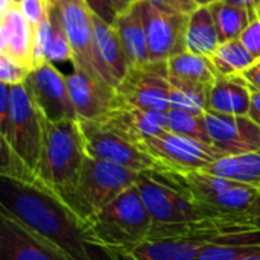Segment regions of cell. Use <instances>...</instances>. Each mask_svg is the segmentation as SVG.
<instances>
[{"label":"cell","mask_w":260,"mask_h":260,"mask_svg":"<svg viewBox=\"0 0 260 260\" xmlns=\"http://www.w3.org/2000/svg\"><path fill=\"white\" fill-rule=\"evenodd\" d=\"M0 207L70 260H96L87 224L35 177H0Z\"/></svg>","instance_id":"1"},{"label":"cell","mask_w":260,"mask_h":260,"mask_svg":"<svg viewBox=\"0 0 260 260\" xmlns=\"http://www.w3.org/2000/svg\"><path fill=\"white\" fill-rule=\"evenodd\" d=\"M85 158L87 151L79 122L76 119L59 122L46 119L44 143L35 178L70 209Z\"/></svg>","instance_id":"2"},{"label":"cell","mask_w":260,"mask_h":260,"mask_svg":"<svg viewBox=\"0 0 260 260\" xmlns=\"http://www.w3.org/2000/svg\"><path fill=\"white\" fill-rule=\"evenodd\" d=\"M165 172L171 174L187 192L203 219L225 221L239 225L245 232L260 233L253 232L247 221L250 209L260 197L259 187L236 183L204 171Z\"/></svg>","instance_id":"3"},{"label":"cell","mask_w":260,"mask_h":260,"mask_svg":"<svg viewBox=\"0 0 260 260\" xmlns=\"http://www.w3.org/2000/svg\"><path fill=\"white\" fill-rule=\"evenodd\" d=\"M85 224L96 248L123 257L143 244L152 229L137 186L125 190Z\"/></svg>","instance_id":"4"},{"label":"cell","mask_w":260,"mask_h":260,"mask_svg":"<svg viewBox=\"0 0 260 260\" xmlns=\"http://www.w3.org/2000/svg\"><path fill=\"white\" fill-rule=\"evenodd\" d=\"M140 172L87 155L73 197V212L87 222L125 190L136 186Z\"/></svg>","instance_id":"5"},{"label":"cell","mask_w":260,"mask_h":260,"mask_svg":"<svg viewBox=\"0 0 260 260\" xmlns=\"http://www.w3.org/2000/svg\"><path fill=\"white\" fill-rule=\"evenodd\" d=\"M11 102L9 133L5 139H0L11 146L21 165L35 175L44 143L46 116L24 84L11 87Z\"/></svg>","instance_id":"6"},{"label":"cell","mask_w":260,"mask_h":260,"mask_svg":"<svg viewBox=\"0 0 260 260\" xmlns=\"http://www.w3.org/2000/svg\"><path fill=\"white\" fill-rule=\"evenodd\" d=\"M78 122L88 157L125 166L137 172L163 171V168L139 145L125 139L104 122Z\"/></svg>","instance_id":"7"},{"label":"cell","mask_w":260,"mask_h":260,"mask_svg":"<svg viewBox=\"0 0 260 260\" xmlns=\"http://www.w3.org/2000/svg\"><path fill=\"white\" fill-rule=\"evenodd\" d=\"M139 146L148 152L163 171L171 172L204 171L209 165L222 157L212 145L201 143L168 129L157 136L145 137Z\"/></svg>","instance_id":"8"},{"label":"cell","mask_w":260,"mask_h":260,"mask_svg":"<svg viewBox=\"0 0 260 260\" xmlns=\"http://www.w3.org/2000/svg\"><path fill=\"white\" fill-rule=\"evenodd\" d=\"M117 94L122 104L166 113L171 108L168 61L133 66L117 85Z\"/></svg>","instance_id":"9"},{"label":"cell","mask_w":260,"mask_h":260,"mask_svg":"<svg viewBox=\"0 0 260 260\" xmlns=\"http://www.w3.org/2000/svg\"><path fill=\"white\" fill-rule=\"evenodd\" d=\"M146 32L149 61L160 62L187 52L186 30L189 14L169 12L146 0H140Z\"/></svg>","instance_id":"10"},{"label":"cell","mask_w":260,"mask_h":260,"mask_svg":"<svg viewBox=\"0 0 260 260\" xmlns=\"http://www.w3.org/2000/svg\"><path fill=\"white\" fill-rule=\"evenodd\" d=\"M24 85L47 120H78L67 87V75H62L53 62H43L35 67Z\"/></svg>","instance_id":"11"},{"label":"cell","mask_w":260,"mask_h":260,"mask_svg":"<svg viewBox=\"0 0 260 260\" xmlns=\"http://www.w3.org/2000/svg\"><path fill=\"white\" fill-rule=\"evenodd\" d=\"M67 87L78 120H102L120 102L116 87L78 67L67 75Z\"/></svg>","instance_id":"12"},{"label":"cell","mask_w":260,"mask_h":260,"mask_svg":"<svg viewBox=\"0 0 260 260\" xmlns=\"http://www.w3.org/2000/svg\"><path fill=\"white\" fill-rule=\"evenodd\" d=\"M61 18L73 50V67L99 78L94 58V26L93 12L85 0H56Z\"/></svg>","instance_id":"13"},{"label":"cell","mask_w":260,"mask_h":260,"mask_svg":"<svg viewBox=\"0 0 260 260\" xmlns=\"http://www.w3.org/2000/svg\"><path fill=\"white\" fill-rule=\"evenodd\" d=\"M0 260H70L0 207Z\"/></svg>","instance_id":"14"},{"label":"cell","mask_w":260,"mask_h":260,"mask_svg":"<svg viewBox=\"0 0 260 260\" xmlns=\"http://www.w3.org/2000/svg\"><path fill=\"white\" fill-rule=\"evenodd\" d=\"M210 143L222 155L260 151V126L248 116L204 114Z\"/></svg>","instance_id":"15"},{"label":"cell","mask_w":260,"mask_h":260,"mask_svg":"<svg viewBox=\"0 0 260 260\" xmlns=\"http://www.w3.org/2000/svg\"><path fill=\"white\" fill-rule=\"evenodd\" d=\"M0 38V55L29 70L37 67V29L27 21L17 3L2 2Z\"/></svg>","instance_id":"16"},{"label":"cell","mask_w":260,"mask_h":260,"mask_svg":"<svg viewBox=\"0 0 260 260\" xmlns=\"http://www.w3.org/2000/svg\"><path fill=\"white\" fill-rule=\"evenodd\" d=\"M241 235V233H238ZM238 235H187L178 238L146 239L128 256V260H197L200 254L218 241L230 239Z\"/></svg>","instance_id":"17"},{"label":"cell","mask_w":260,"mask_h":260,"mask_svg":"<svg viewBox=\"0 0 260 260\" xmlns=\"http://www.w3.org/2000/svg\"><path fill=\"white\" fill-rule=\"evenodd\" d=\"M94 26V58L99 76L117 88L131 69L128 56L122 47L116 27L96 14H93Z\"/></svg>","instance_id":"18"},{"label":"cell","mask_w":260,"mask_h":260,"mask_svg":"<svg viewBox=\"0 0 260 260\" xmlns=\"http://www.w3.org/2000/svg\"><path fill=\"white\" fill-rule=\"evenodd\" d=\"M101 122L139 145L145 137L157 136L166 129V113L142 110L119 102V105Z\"/></svg>","instance_id":"19"},{"label":"cell","mask_w":260,"mask_h":260,"mask_svg":"<svg viewBox=\"0 0 260 260\" xmlns=\"http://www.w3.org/2000/svg\"><path fill=\"white\" fill-rule=\"evenodd\" d=\"M43 62H73V50L56 0H50L37 27V67Z\"/></svg>","instance_id":"20"},{"label":"cell","mask_w":260,"mask_h":260,"mask_svg":"<svg viewBox=\"0 0 260 260\" xmlns=\"http://www.w3.org/2000/svg\"><path fill=\"white\" fill-rule=\"evenodd\" d=\"M169 82L175 87L210 91L218 73L207 56L183 52L168 61Z\"/></svg>","instance_id":"21"},{"label":"cell","mask_w":260,"mask_h":260,"mask_svg":"<svg viewBox=\"0 0 260 260\" xmlns=\"http://www.w3.org/2000/svg\"><path fill=\"white\" fill-rule=\"evenodd\" d=\"M250 105L251 91L238 75L218 76L207 96L209 113L227 116H248Z\"/></svg>","instance_id":"22"},{"label":"cell","mask_w":260,"mask_h":260,"mask_svg":"<svg viewBox=\"0 0 260 260\" xmlns=\"http://www.w3.org/2000/svg\"><path fill=\"white\" fill-rule=\"evenodd\" d=\"M113 26L116 27V30L119 34L122 47L128 56L131 67L151 62L140 0L133 8L125 11L123 14H119L116 17Z\"/></svg>","instance_id":"23"},{"label":"cell","mask_w":260,"mask_h":260,"mask_svg":"<svg viewBox=\"0 0 260 260\" xmlns=\"http://www.w3.org/2000/svg\"><path fill=\"white\" fill-rule=\"evenodd\" d=\"M221 40L209 6H198L189 14L186 30V49L190 53L210 56L219 47Z\"/></svg>","instance_id":"24"},{"label":"cell","mask_w":260,"mask_h":260,"mask_svg":"<svg viewBox=\"0 0 260 260\" xmlns=\"http://www.w3.org/2000/svg\"><path fill=\"white\" fill-rule=\"evenodd\" d=\"M204 172L260 189V151L238 155H222Z\"/></svg>","instance_id":"25"},{"label":"cell","mask_w":260,"mask_h":260,"mask_svg":"<svg viewBox=\"0 0 260 260\" xmlns=\"http://www.w3.org/2000/svg\"><path fill=\"white\" fill-rule=\"evenodd\" d=\"M260 256V233H241L210 244L197 260H245Z\"/></svg>","instance_id":"26"},{"label":"cell","mask_w":260,"mask_h":260,"mask_svg":"<svg viewBox=\"0 0 260 260\" xmlns=\"http://www.w3.org/2000/svg\"><path fill=\"white\" fill-rule=\"evenodd\" d=\"M209 8L212 11L213 20L216 23L221 43L241 38L242 32L254 20V17L245 8L227 3L224 0L215 2Z\"/></svg>","instance_id":"27"},{"label":"cell","mask_w":260,"mask_h":260,"mask_svg":"<svg viewBox=\"0 0 260 260\" xmlns=\"http://www.w3.org/2000/svg\"><path fill=\"white\" fill-rule=\"evenodd\" d=\"M209 59L218 76L241 75L256 61L239 38L221 43L216 52L209 56Z\"/></svg>","instance_id":"28"},{"label":"cell","mask_w":260,"mask_h":260,"mask_svg":"<svg viewBox=\"0 0 260 260\" xmlns=\"http://www.w3.org/2000/svg\"><path fill=\"white\" fill-rule=\"evenodd\" d=\"M166 129L175 134L198 140L201 143L212 145L207 128H206L204 116L169 108L166 111Z\"/></svg>","instance_id":"29"},{"label":"cell","mask_w":260,"mask_h":260,"mask_svg":"<svg viewBox=\"0 0 260 260\" xmlns=\"http://www.w3.org/2000/svg\"><path fill=\"white\" fill-rule=\"evenodd\" d=\"M207 96H209V91L171 85L169 107L172 110H180V111H187L192 114L204 116L207 111Z\"/></svg>","instance_id":"30"},{"label":"cell","mask_w":260,"mask_h":260,"mask_svg":"<svg viewBox=\"0 0 260 260\" xmlns=\"http://www.w3.org/2000/svg\"><path fill=\"white\" fill-rule=\"evenodd\" d=\"M32 70L11 61L9 58L0 55V82L8 84L11 87L14 85H21L26 82L29 73Z\"/></svg>","instance_id":"31"},{"label":"cell","mask_w":260,"mask_h":260,"mask_svg":"<svg viewBox=\"0 0 260 260\" xmlns=\"http://www.w3.org/2000/svg\"><path fill=\"white\" fill-rule=\"evenodd\" d=\"M50 0H20L17 6L23 12V15L27 18V21L37 29L41 23L43 17L47 12Z\"/></svg>","instance_id":"32"},{"label":"cell","mask_w":260,"mask_h":260,"mask_svg":"<svg viewBox=\"0 0 260 260\" xmlns=\"http://www.w3.org/2000/svg\"><path fill=\"white\" fill-rule=\"evenodd\" d=\"M11 85L0 82V137L5 139L11 126Z\"/></svg>","instance_id":"33"},{"label":"cell","mask_w":260,"mask_h":260,"mask_svg":"<svg viewBox=\"0 0 260 260\" xmlns=\"http://www.w3.org/2000/svg\"><path fill=\"white\" fill-rule=\"evenodd\" d=\"M254 59H260V18H254L239 38Z\"/></svg>","instance_id":"34"},{"label":"cell","mask_w":260,"mask_h":260,"mask_svg":"<svg viewBox=\"0 0 260 260\" xmlns=\"http://www.w3.org/2000/svg\"><path fill=\"white\" fill-rule=\"evenodd\" d=\"M165 11L169 12H180V14H190L197 9V5L193 0H146Z\"/></svg>","instance_id":"35"},{"label":"cell","mask_w":260,"mask_h":260,"mask_svg":"<svg viewBox=\"0 0 260 260\" xmlns=\"http://www.w3.org/2000/svg\"><path fill=\"white\" fill-rule=\"evenodd\" d=\"M85 3L88 5V8L91 9L93 14H96L99 18H102L104 21L113 24L117 14L111 9V6L108 5L107 0H85Z\"/></svg>","instance_id":"36"},{"label":"cell","mask_w":260,"mask_h":260,"mask_svg":"<svg viewBox=\"0 0 260 260\" xmlns=\"http://www.w3.org/2000/svg\"><path fill=\"white\" fill-rule=\"evenodd\" d=\"M250 90L260 91V59H256L247 70L238 75Z\"/></svg>","instance_id":"37"},{"label":"cell","mask_w":260,"mask_h":260,"mask_svg":"<svg viewBox=\"0 0 260 260\" xmlns=\"http://www.w3.org/2000/svg\"><path fill=\"white\" fill-rule=\"evenodd\" d=\"M250 91H251V105H250L248 117L260 126V91L257 90H250Z\"/></svg>","instance_id":"38"},{"label":"cell","mask_w":260,"mask_h":260,"mask_svg":"<svg viewBox=\"0 0 260 260\" xmlns=\"http://www.w3.org/2000/svg\"><path fill=\"white\" fill-rule=\"evenodd\" d=\"M247 221H248V225L253 232H260V197L256 200L253 207L250 209Z\"/></svg>","instance_id":"39"},{"label":"cell","mask_w":260,"mask_h":260,"mask_svg":"<svg viewBox=\"0 0 260 260\" xmlns=\"http://www.w3.org/2000/svg\"><path fill=\"white\" fill-rule=\"evenodd\" d=\"M224 2L241 6V8H245L254 18H257V6H259L260 0H224Z\"/></svg>","instance_id":"40"},{"label":"cell","mask_w":260,"mask_h":260,"mask_svg":"<svg viewBox=\"0 0 260 260\" xmlns=\"http://www.w3.org/2000/svg\"><path fill=\"white\" fill-rule=\"evenodd\" d=\"M107 2L111 6V9L119 15V14H123L125 11H128L129 8H133L139 0H107Z\"/></svg>","instance_id":"41"},{"label":"cell","mask_w":260,"mask_h":260,"mask_svg":"<svg viewBox=\"0 0 260 260\" xmlns=\"http://www.w3.org/2000/svg\"><path fill=\"white\" fill-rule=\"evenodd\" d=\"M195 2V5H197V8L198 6H210V5H213L215 2H218V0H193Z\"/></svg>","instance_id":"42"},{"label":"cell","mask_w":260,"mask_h":260,"mask_svg":"<svg viewBox=\"0 0 260 260\" xmlns=\"http://www.w3.org/2000/svg\"><path fill=\"white\" fill-rule=\"evenodd\" d=\"M2 2H6V3H18L20 0H2Z\"/></svg>","instance_id":"43"},{"label":"cell","mask_w":260,"mask_h":260,"mask_svg":"<svg viewBox=\"0 0 260 260\" xmlns=\"http://www.w3.org/2000/svg\"><path fill=\"white\" fill-rule=\"evenodd\" d=\"M245 260H260V256H253V257H248V259Z\"/></svg>","instance_id":"44"},{"label":"cell","mask_w":260,"mask_h":260,"mask_svg":"<svg viewBox=\"0 0 260 260\" xmlns=\"http://www.w3.org/2000/svg\"><path fill=\"white\" fill-rule=\"evenodd\" d=\"M257 17L260 18V3H259V6H257Z\"/></svg>","instance_id":"45"}]
</instances>
